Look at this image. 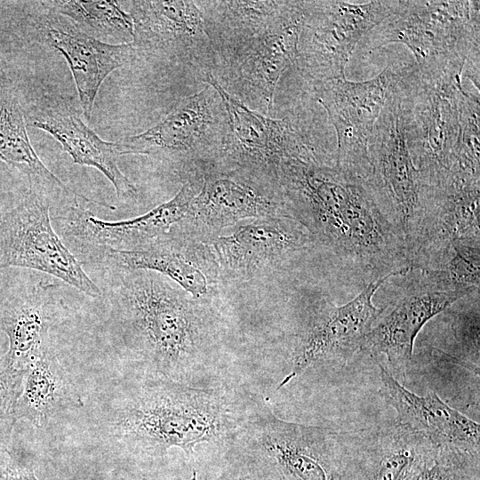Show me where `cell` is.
Wrapping results in <instances>:
<instances>
[{
  "mask_svg": "<svg viewBox=\"0 0 480 480\" xmlns=\"http://www.w3.org/2000/svg\"><path fill=\"white\" fill-rule=\"evenodd\" d=\"M282 202L314 240L340 285L364 289L411 268L404 237L368 184L334 158L287 157L276 175Z\"/></svg>",
  "mask_w": 480,
  "mask_h": 480,
  "instance_id": "obj_1",
  "label": "cell"
},
{
  "mask_svg": "<svg viewBox=\"0 0 480 480\" xmlns=\"http://www.w3.org/2000/svg\"><path fill=\"white\" fill-rule=\"evenodd\" d=\"M111 275L108 298L127 348L149 375L191 385L215 342L214 319L204 300L156 272L112 269Z\"/></svg>",
  "mask_w": 480,
  "mask_h": 480,
  "instance_id": "obj_2",
  "label": "cell"
},
{
  "mask_svg": "<svg viewBox=\"0 0 480 480\" xmlns=\"http://www.w3.org/2000/svg\"><path fill=\"white\" fill-rule=\"evenodd\" d=\"M246 416L218 388L149 375L116 412L112 430L133 451L163 456L179 447L189 457L203 443L233 444Z\"/></svg>",
  "mask_w": 480,
  "mask_h": 480,
  "instance_id": "obj_3",
  "label": "cell"
},
{
  "mask_svg": "<svg viewBox=\"0 0 480 480\" xmlns=\"http://www.w3.org/2000/svg\"><path fill=\"white\" fill-rule=\"evenodd\" d=\"M467 57H453L406 68L396 85L403 107L407 145L427 185L448 174L460 124Z\"/></svg>",
  "mask_w": 480,
  "mask_h": 480,
  "instance_id": "obj_4",
  "label": "cell"
},
{
  "mask_svg": "<svg viewBox=\"0 0 480 480\" xmlns=\"http://www.w3.org/2000/svg\"><path fill=\"white\" fill-rule=\"evenodd\" d=\"M203 244L213 283L300 276L309 264L328 276L311 236L290 214L254 219Z\"/></svg>",
  "mask_w": 480,
  "mask_h": 480,
  "instance_id": "obj_5",
  "label": "cell"
},
{
  "mask_svg": "<svg viewBox=\"0 0 480 480\" xmlns=\"http://www.w3.org/2000/svg\"><path fill=\"white\" fill-rule=\"evenodd\" d=\"M233 444H241L266 480H345L342 432L249 412Z\"/></svg>",
  "mask_w": 480,
  "mask_h": 480,
  "instance_id": "obj_6",
  "label": "cell"
},
{
  "mask_svg": "<svg viewBox=\"0 0 480 480\" xmlns=\"http://www.w3.org/2000/svg\"><path fill=\"white\" fill-rule=\"evenodd\" d=\"M371 282L343 305H336L328 289L304 287L299 292L296 328L292 335L291 370L277 389L308 368L323 362L346 363L361 350L382 308L374 305L376 291L389 278Z\"/></svg>",
  "mask_w": 480,
  "mask_h": 480,
  "instance_id": "obj_7",
  "label": "cell"
},
{
  "mask_svg": "<svg viewBox=\"0 0 480 480\" xmlns=\"http://www.w3.org/2000/svg\"><path fill=\"white\" fill-rule=\"evenodd\" d=\"M228 129L225 102L210 84L181 99L159 123L118 141L124 155H143L176 172L200 176L220 158Z\"/></svg>",
  "mask_w": 480,
  "mask_h": 480,
  "instance_id": "obj_8",
  "label": "cell"
},
{
  "mask_svg": "<svg viewBox=\"0 0 480 480\" xmlns=\"http://www.w3.org/2000/svg\"><path fill=\"white\" fill-rule=\"evenodd\" d=\"M368 155L370 170L365 182L400 230L408 260L422 220L426 184L407 145L402 101L396 87L376 121Z\"/></svg>",
  "mask_w": 480,
  "mask_h": 480,
  "instance_id": "obj_9",
  "label": "cell"
},
{
  "mask_svg": "<svg viewBox=\"0 0 480 480\" xmlns=\"http://www.w3.org/2000/svg\"><path fill=\"white\" fill-rule=\"evenodd\" d=\"M401 1H303L295 63L316 84L344 78L345 68L363 36L393 14Z\"/></svg>",
  "mask_w": 480,
  "mask_h": 480,
  "instance_id": "obj_10",
  "label": "cell"
},
{
  "mask_svg": "<svg viewBox=\"0 0 480 480\" xmlns=\"http://www.w3.org/2000/svg\"><path fill=\"white\" fill-rule=\"evenodd\" d=\"M373 29L370 47L405 44L416 64L467 57L479 47V1H401Z\"/></svg>",
  "mask_w": 480,
  "mask_h": 480,
  "instance_id": "obj_11",
  "label": "cell"
},
{
  "mask_svg": "<svg viewBox=\"0 0 480 480\" xmlns=\"http://www.w3.org/2000/svg\"><path fill=\"white\" fill-rule=\"evenodd\" d=\"M303 1L261 34L214 53L212 75L229 94L252 109L269 113L283 73L295 63Z\"/></svg>",
  "mask_w": 480,
  "mask_h": 480,
  "instance_id": "obj_12",
  "label": "cell"
},
{
  "mask_svg": "<svg viewBox=\"0 0 480 480\" xmlns=\"http://www.w3.org/2000/svg\"><path fill=\"white\" fill-rule=\"evenodd\" d=\"M10 267L49 275L93 298L103 296L54 230L50 199L30 188L17 205L0 214V268Z\"/></svg>",
  "mask_w": 480,
  "mask_h": 480,
  "instance_id": "obj_13",
  "label": "cell"
},
{
  "mask_svg": "<svg viewBox=\"0 0 480 480\" xmlns=\"http://www.w3.org/2000/svg\"><path fill=\"white\" fill-rule=\"evenodd\" d=\"M201 186L178 234L206 242L246 219L289 214L276 183L244 169L212 164L200 174Z\"/></svg>",
  "mask_w": 480,
  "mask_h": 480,
  "instance_id": "obj_14",
  "label": "cell"
},
{
  "mask_svg": "<svg viewBox=\"0 0 480 480\" xmlns=\"http://www.w3.org/2000/svg\"><path fill=\"white\" fill-rule=\"evenodd\" d=\"M405 68L396 71L388 65L377 76L364 82L348 81L344 77L313 84L316 100L326 110L336 132V165L364 181L370 170V138Z\"/></svg>",
  "mask_w": 480,
  "mask_h": 480,
  "instance_id": "obj_15",
  "label": "cell"
},
{
  "mask_svg": "<svg viewBox=\"0 0 480 480\" xmlns=\"http://www.w3.org/2000/svg\"><path fill=\"white\" fill-rule=\"evenodd\" d=\"M401 276L396 295L382 308L360 351L374 356L383 355L391 368L388 372L404 380L422 328L434 316L477 291L444 289L417 268H411Z\"/></svg>",
  "mask_w": 480,
  "mask_h": 480,
  "instance_id": "obj_16",
  "label": "cell"
},
{
  "mask_svg": "<svg viewBox=\"0 0 480 480\" xmlns=\"http://www.w3.org/2000/svg\"><path fill=\"white\" fill-rule=\"evenodd\" d=\"M203 81L221 95L228 118L225 147L213 164L247 170L276 182L284 158L320 155L291 118L274 119L251 109L228 93L210 72Z\"/></svg>",
  "mask_w": 480,
  "mask_h": 480,
  "instance_id": "obj_17",
  "label": "cell"
},
{
  "mask_svg": "<svg viewBox=\"0 0 480 480\" xmlns=\"http://www.w3.org/2000/svg\"><path fill=\"white\" fill-rule=\"evenodd\" d=\"M200 186V176L192 177L172 199L128 220H100L76 202L67 206L54 220L61 234L81 252L99 249L142 250L173 234L186 218Z\"/></svg>",
  "mask_w": 480,
  "mask_h": 480,
  "instance_id": "obj_18",
  "label": "cell"
},
{
  "mask_svg": "<svg viewBox=\"0 0 480 480\" xmlns=\"http://www.w3.org/2000/svg\"><path fill=\"white\" fill-rule=\"evenodd\" d=\"M137 57L212 73L214 53L196 1H131ZM203 77V79H204Z\"/></svg>",
  "mask_w": 480,
  "mask_h": 480,
  "instance_id": "obj_19",
  "label": "cell"
},
{
  "mask_svg": "<svg viewBox=\"0 0 480 480\" xmlns=\"http://www.w3.org/2000/svg\"><path fill=\"white\" fill-rule=\"evenodd\" d=\"M480 179L449 172L444 180L426 185L423 217L410 252L412 268L435 269L458 242L480 241Z\"/></svg>",
  "mask_w": 480,
  "mask_h": 480,
  "instance_id": "obj_20",
  "label": "cell"
},
{
  "mask_svg": "<svg viewBox=\"0 0 480 480\" xmlns=\"http://www.w3.org/2000/svg\"><path fill=\"white\" fill-rule=\"evenodd\" d=\"M342 435L345 480H414L438 446L398 422Z\"/></svg>",
  "mask_w": 480,
  "mask_h": 480,
  "instance_id": "obj_21",
  "label": "cell"
},
{
  "mask_svg": "<svg viewBox=\"0 0 480 480\" xmlns=\"http://www.w3.org/2000/svg\"><path fill=\"white\" fill-rule=\"evenodd\" d=\"M51 283L28 281L0 296V329L8 348L0 358L4 367L23 372L53 349L51 330L61 308Z\"/></svg>",
  "mask_w": 480,
  "mask_h": 480,
  "instance_id": "obj_22",
  "label": "cell"
},
{
  "mask_svg": "<svg viewBox=\"0 0 480 480\" xmlns=\"http://www.w3.org/2000/svg\"><path fill=\"white\" fill-rule=\"evenodd\" d=\"M28 124L49 133L74 163L99 170L113 185L121 201L132 200L137 188L120 170L117 161L124 156L120 144L106 141L92 131L67 99L44 96L27 115Z\"/></svg>",
  "mask_w": 480,
  "mask_h": 480,
  "instance_id": "obj_23",
  "label": "cell"
},
{
  "mask_svg": "<svg viewBox=\"0 0 480 480\" xmlns=\"http://www.w3.org/2000/svg\"><path fill=\"white\" fill-rule=\"evenodd\" d=\"M84 254L111 269L156 272L198 300H204L213 284L203 243L176 233L142 250L99 249Z\"/></svg>",
  "mask_w": 480,
  "mask_h": 480,
  "instance_id": "obj_24",
  "label": "cell"
},
{
  "mask_svg": "<svg viewBox=\"0 0 480 480\" xmlns=\"http://www.w3.org/2000/svg\"><path fill=\"white\" fill-rule=\"evenodd\" d=\"M380 393L394 408L397 422L437 445L480 452L479 424L444 403L434 391L419 396L404 388L379 364Z\"/></svg>",
  "mask_w": 480,
  "mask_h": 480,
  "instance_id": "obj_25",
  "label": "cell"
},
{
  "mask_svg": "<svg viewBox=\"0 0 480 480\" xmlns=\"http://www.w3.org/2000/svg\"><path fill=\"white\" fill-rule=\"evenodd\" d=\"M48 43L65 58L71 71L84 116L90 119L104 80L137 58L132 43L110 44L73 27H48Z\"/></svg>",
  "mask_w": 480,
  "mask_h": 480,
  "instance_id": "obj_26",
  "label": "cell"
},
{
  "mask_svg": "<svg viewBox=\"0 0 480 480\" xmlns=\"http://www.w3.org/2000/svg\"><path fill=\"white\" fill-rule=\"evenodd\" d=\"M0 160L24 173L29 188L51 197L75 203L87 197L67 187L42 162L29 140L26 118L14 90L5 76L0 81Z\"/></svg>",
  "mask_w": 480,
  "mask_h": 480,
  "instance_id": "obj_27",
  "label": "cell"
},
{
  "mask_svg": "<svg viewBox=\"0 0 480 480\" xmlns=\"http://www.w3.org/2000/svg\"><path fill=\"white\" fill-rule=\"evenodd\" d=\"M83 405L80 395L52 349L25 371L16 417L42 428L61 412Z\"/></svg>",
  "mask_w": 480,
  "mask_h": 480,
  "instance_id": "obj_28",
  "label": "cell"
},
{
  "mask_svg": "<svg viewBox=\"0 0 480 480\" xmlns=\"http://www.w3.org/2000/svg\"><path fill=\"white\" fill-rule=\"evenodd\" d=\"M213 53L263 33L288 14L295 1H196Z\"/></svg>",
  "mask_w": 480,
  "mask_h": 480,
  "instance_id": "obj_29",
  "label": "cell"
},
{
  "mask_svg": "<svg viewBox=\"0 0 480 480\" xmlns=\"http://www.w3.org/2000/svg\"><path fill=\"white\" fill-rule=\"evenodd\" d=\"M49 11L66 18L74 28L94 38H114L119 44L132 43L133 22L129 12L116 1L57 0L42 2Z\"/></svg>",
  "mask_w": 480,
  "mask_h": 480,
  "instance_id": "obj_30",
  "label": "cell"
},
{
  "mask_svg": "<svg viewBox=\"0 0 480 480\" xmlns=\"http://www.w3.org/2000/svg\"><path fill=\"white\" fill-rule=\"evenodd\" d=\"M439 286L452 291L476 292L480 284V241L458 242L435 269H420Z\"/></svg>",
  "mask_w": 480,
  "mask_h": 480,
  "instance_id": "obj_31",
  "label": "cell"
},
{
  "mask_svg": "<svg viewBox=\"0 0 480 480\" xmlns=\"http://www.w3.org/2000/svg\"><path fill=\"white\" fill-rule=\"evenodd\" d=\"M479 93L465 92L461 101L458 140L452 155L449 172L480 179Z\"/></svg>",
  "mask_w": 480,
  "mask_h": 480,
  "instance_id": "obj_32",
  "label": "cell"
},
{
  "mask_svg": "<svg viewBox=\"0 0 480 480\" xmlns=\"http://www.w3.org/2000/svg\"><path fill=\"white\" fill-rule=\"evenodd\" d=\"M479 453L438 445L433 460L414 480H480Z\"/></svg>",
  "mask_w": 480,
  "mask_h": 480,
  "instance_id": "obj_33",
  "label": "cell"
},
{
  "mask_svg": "<svg viewBox=\"0 0 480 480\" xmlns=\"http://www.w3.org/2000/svg\"><path fill=\"white\" fill-rule=\"evenodd\" d=\"M24 372L4 367L0 363V450L7 449L17 421L16 405Z\"/></svg>",
  "mask_w": 480,
  "mask_h": 480,
  "instance_id": "obj_34",
  "label": "cell"
},
{
  "mask_svg": "<svg viewBox=\"0 0 480 480\" xmlns=\"http://www.w3.org/2000/svg\"><path fill=\"white\" fill-rule=\"evenodd\" d=\"M0 480H38L33 469L21 463L8 449L0 450Z\"/></svg>",
  "mask_w": 480,
  "mask_h": 480,
  "instance_id": "obj_35",
  "label": "cell"
},
{
  "mask_svg": "<svg viewBox=\"0 0 480 480\" xmlns=\"http://www.w3.org/2000/svg\"><path fill=\"white\" fill-rule=\"evenodd\" d=\"M222 480H260V479L254 476H252L251 474H241V475L227 477Z\"/></svg>",
  "mask_w": 480,
  "mask_h": 480,
  "instance_id": "obj_36",
  "label": "cell"
},
{
  "mask_svg": "<svg viewBox=\"0 0 480 480\" xmlns=\"http://www.w3.org/2000/svg\"><path fill=\"white\" fill-rule=\"evenodd\" d=\"M5 76H6L5 74H4V71L0 68V81H1L4 77H5Z\"/></svg>",
  "mask_w": 480,
  "mask_h": 480,
  "instance_id": "obj_37",
  "label": "cell"
},
{
  "mask_svg": "<svg viewBox=\"0 0 480 480\" xmlns=\"http://www.w3.org/2000/svg\"><path fill=\"white\" fill-rule=\"evenodd\" d=\"M115 480H125V479H124V478H116Z\"/></svg>",
  "mask_w": 480,
  "mask_h": 480,
  "instance_id": "obj_38",
  "label": "cell"
},
{
  "mask_svg": "<svg viewBox=\"0 0 480 480\" xmlns=\"http://www.w3.org/2000/svg\"><path fill=\"white\" fill-rule=\"evenodd\" d=\"M2 357V356H0V358Z\"/></svg>",
  "mask_w": 480,
  "mask_h": 480,
  "instance_id": "obj_39",
  "label": "cell"
}]
</instances>
